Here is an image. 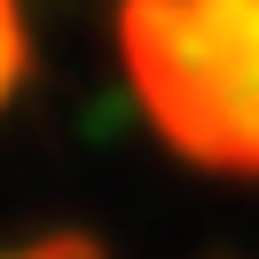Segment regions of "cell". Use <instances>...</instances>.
I'll list each match as a JSON object with an SVG mask.
<instances>
[{
  "instance_id": "1",
  "label": "cell",
  "mask_w": 259,
  "mask_h": 259,
  "mask_svg": "<svg viewBox=\"0 0 259 259\" xmlns=\"http://www.w3.org/2000/svg\"><path fill=\"white\" fill-rule=\"evenodd\" d=\"M118 63L157 142L259 181V0H118Z\"/></svg>"
},
{
  "instance_id": "2",
  "label": "cell",
  "mask_w": 259,
  "mask_h": 259,
  "mask_svg": "<svg viewBox=\"0 0 259 259\" xmlns=\"http://www.w3.org/2000/svg\"><path fill=\"white\" fill-rule=\"evenodd\" d=\"M24 71H32V24H24V0H0V110L16 102Z\"/></svg>"
},
{
  "instance_id": "3",
  "label": "cell",
  "mask_w": 259,
  "mask_h": 259,
  "mask_svg": "<svg viewBox=\"0 0 259 259\" xmlns=\"http://www.w3.org/2000/svg\"><path fill=\"white\" fill-rule=\"evenodd\" d=\"M0 259H102L87 236H55V243H16V251H0Z\"/></svg>"
}]
</instances>
